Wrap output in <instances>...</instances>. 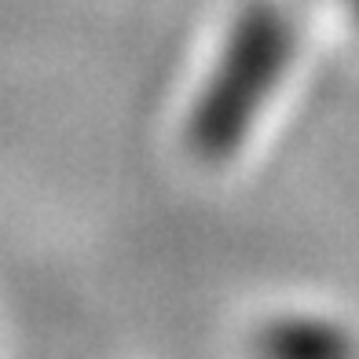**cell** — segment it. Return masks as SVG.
Masks as SVG:
<instances>
[{"label": "cell", "mask_w": 359, "mask_h": 359, "mask_svg": "<svg viewBox=\"0 0 359 359\" xmlns=\"http://www.w3.org/2000/svg\"><path fill=\"white\" fill-rule=\"evenodd\" d=\"M293 48V19L283 8L268 0L242 8L187 121V140L202 158L220 161L242 147L257 114L279 88Z\"/></svg>", "instance_id": "1"}, {"label": "cell", "mask_w": 359, "mask_h": 359, "mask_svg": "<svg viewBox=\"0 0 359 359\" xmlns=\"http://www.w3.org/2000/svg\"><path fill=\"white\" fill-rule=\"evenodd\" d=\"M260 359H355V341L341 323L323 316H283L257 337Z\"/></svg>", "instance_id": "2"}, {"label": "cell", "mask_w": 359, "mask_h": 359, "mask_svg": "<svg viewBox=\"0 0 359 359\" xmlns=\"http://www.w3.org/2000/svg\"><path fill=\"white\" fill-rule=\"evenodd\" d=\"M355 15H359V0H355Z\"/></svg>", "instance_id": "3"}]
</instances>
